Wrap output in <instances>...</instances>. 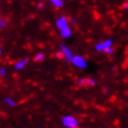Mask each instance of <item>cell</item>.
Segmentation results:
<instances>
[{
  "label": "cell",
  "mask_w": 128,
  "mask_h": 128,
  "mask_svg": "<svg viewBox=\"0 0 128 128\" xmlns=\"http://www.w3.org/2000/svg\"><path fill=\"white\" fill-rule=\"evenodd\" d=\"M62 124L65 128H77L78 127V120L77 118L71 115H66L62 118Z\"/></svg>",
  "instance_id": "1"
},
{
  "label": "cell",
  "mask_w": 128,
  "mask_h": 128,
  "mask_svg": "<svg viewBox=\"0 0 128 128\" xmlns=\"http://www.w3.org/2000/svg\"><path fill=\"white\" fill-rule=\"evenodd\" d=\"M71 62L73 63V65L78 68H85L87 66V62L82 56H74Z\"/></svg>",
  "instance_id": "2"
},
{
  "label": "cell",
  "mask_w": 128,
  "mask_h": 128,
  "mask_svg": "<svg viewBox=\"0 0 128 128\" xmlns=\"http://www.w3.org/2000/svg\"><path fill=\"white\" fill-rule=\"evenodd\" d=\"M60 51L63 53V58L66 61H72L74 56H73L72 50L70 49L68 46H65V44H60Z\"/></svg>",
  "instance_id": "3"
},
{
  "label": "cell",
  "mask_w": 128,
  "mask_h": 128,
  "mask_svg": "<svg viewBox=\"0 0 128 128\" xmlns=\"http://www.w3.org/2000/svg\"><path fill=\"white\" fill-rule=\"evenodd\" d=\"M111 47H112V40L106 39V40H104L103 42H99L96 44V50L101 52V51H105L108 48H111Z\"/></svg>",
  "instance_id": "4"
},
{
  "label": "cell",
  "mask_w": 128,
  "mask_h": 128,
  "mask_svg": "<svg viewBox=\"0 0 128 128\" xmlns=\"http://www.w3.org/2000/svg\"><path fill=\"white\" fill-rule=\"evenodd\" d=\"M96 82H97L92 78H78L77 79V84L79 86H94L96 85Z\"/></svg>",
  "instance_id": "5"
},
{
  "label": "cell",
  "mask_w": 128,
  "mask_h": 128,
  "mask_svg": "<svg viewBox=\"0 0 128 128\" xmlns=\"http://www.w3.org/2000/svg\"><path fill=\"white\" fill-rule=\"evenodd\" d=\"M56 27L59 28L60 30L68 26V20H66L64 16H61V18H58L56 22Z\"/></svg>",
  "instance_id": "6"
},
{
  "label": "cell",
  "mask_w": 128,
  "mask_h": 128,
  "mask_svg": "<svg viewBox=\"0 0 128 128\" xmlns=\"http://www.w3.org/2000/svg\"><path fill=\"white\" fill-rule=\"evenodd\" d=\"M27 62H28V60H27V59H24V60H20V61H18V62L15 63V65H14L15 70H22V68H24L25 66H26Z\"/></svg>",
  "instance_id": "7"
},
{
  "label": "cell",
  "mask_w": 128,
  "mask_h": 128,
  "mask_svg": "<svg viewBox=\"0 0 128 128\" xmlns=\"http://www.w3.org/2000/svg\"><path fill=\"white\" fill-rule=\"evenodd\" d=\"M61 35H62L63 38H70V37L72 36V30H71V28L68 26V27L63 28V30H61Z\"/></svg>",
  "instance_id": "8"
},
{
  "label": "cell",
  "mask_w": 128,
  "mask_h": 128,
  "mask_svg": "<svg viewBox=\"0 0 128 128\" xmlns=\"http://www.w3.org/2000/svg\"><path fill=\"white\" fill-rule=\"evenodd\" d=\"M50 4L56 8H62L63 7V0H49Z\"/></svg>",
  "instance_id": "9"
},
{
  "label": "cell",
  "mask_w": 128,
  "mask_h": 128,
  "mask_svg": "<svg viewBox=\"0 0 128 128\" xmlns=\"http://www.w3.org/2000/svg\"><path fill=\"white\" fill-rule=\"evenodd\" d=\"M4 102L6 104H8V105H10V106H14L15 104V101L13 100L12 98H10V97H7V98H4Z\"/></svg>",
  "instance_id": "10"
},
{
  "label": "cell",
  "mask_w": 128,
  "mask_h": 128,
  "mask_svg": "<svg viewBox=\"0 0 128 128\" xmlns=\"http://www.w3.org/2000/svg\"><path fill=\"white\" fill-rule=\"evenodd\" d=\"M44 59V54L40 52V53H37L36 56H35V59L34 60L36 61V62H39V61H42Z\"/></svg>",
  "instance_id": "11"
},
{
  "label": "cell",
  "mask_w": 128,
  "mask_h": 128,
  "mask_svg": "<svg viewBox=\"0 0 128 128\" xmlns=\"http://www.w3.org/2000/svg\"><path fill=\"white\" fill-rule=\"evenodd\" d=\"M104 52H106V53H110V54H112V53L114 52V51H113V49H112V47H111V48H108V49L105 50Z\"/></svg>",
  "instance_id": "12"
},
{
  "label": "cell",
  "mask_w": 128,
  "mask_h": 128,
  "mask_svg": "<svg viewBox=\"0 0 128 128\" xmlns=\"http://www.w3.org/2000/svg\"><path fill=\"white\" fill-rule=\"evenodd\" d=\"M0 74H1V76H4V74H6V68H0Z\"/></svg>",
  "instance_id": "13"
},
{
  "label": "cell",
  "mask_w": 128,
  "mask_h": 128,
  "mask_svg": "<svg viewBox=\"0 0 128 128\" xmlns=\"http://www.w3.org/2000/svg\"><path fill=\"white\" fill-rule=\"evenodd\" d=\"M4 25H6L4 21V20H1V22H0V27H1V28H4Z\"/></svg>",
  "instance_id": "14"
},
{
  "label": "cell",
  "mask_w": 128,
  "mask_h": 128,
  "mask_svg": "<svg viewBox=\"0 0 128 128\" xmlns=\"http://www.w3.org/2000/svg\"><path fill=\"white\" fill-rule=\"evenodd\" d=\"M44 7V4L42 2H40V4H38V8H42Z\"/></svg>",
  "instance_id": "15"
},
{
  "label": "cell",
  "mask_w": 128,
  "mask_h": 128,
  "mask_svg": "<svg viewBox=\"0 0 128 128\" xmlns=\"http://www.w3.org/2000/svg\"><path fill=\"white\" fill-rule=\"evenodd\" d=\"M124 8H125V9H128V4H124Z\"/></svg>",
  "instance_id": "16"
}]
</instances>
